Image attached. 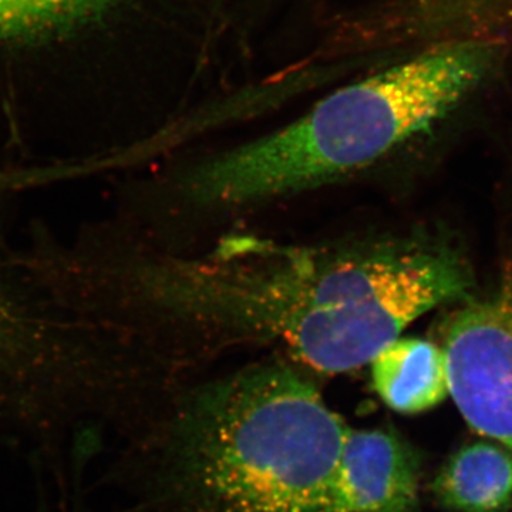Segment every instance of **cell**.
Returning <instances> with one entry per match:
<instances>
[{"label": "cell", "instance_id": "6da1fadb", "mask_svg": "<svg viewBox=\"0 0 512 512\" xmlns=\"http://www.w3.org/2000/svg\"><path fill=\"white\" fill-rule=\"evenodd\" d=\"M161 315L221 342L269 343L316 372L369 365L421 315L467 295L466 264L424 239H221L134 272Z\"/></svg>", "mask_w": 512, "mask_h": 512}, {"label": "cell", "instance_id": "7a4b0ae2", "mask_svg": "<svg viewBox=\"0 0 512 512\" xmlns=\"http://www.w3.org/2000/svg\"><path fill=\"white\" fill-rule=\"evenodd\" d=\"M348 424L296 367L256 363L188 390L148 456L146 512H329Z\"/></svg>", "mask_w": 512, "mask_h": 512}, {"label": "cell", "instance_id": "3957f363", "mask_svg": "<svg viewBox=\"0 0 512 512\" xmlns=\"http://www.w3.org/2000/svg\"><path fill=\"white\" fill-rule=\"evenodd\" d=\"M488 43L434 47L350 83L274 133L188 170L202 207L234 208L312 190L356 173L443 119L493 69Z\"/></svg>", "mask_w": 512, "mask_h": 512}, {"label": "cell", "instance_id": "277c9868", "mask_svg": "<svg viewBox=\"0 0 512 512\" xmlns=\"http://www.w3.org/2000/svg\"><path fill=\"white\" fill-rule=\"evenodd\" d=\"M443 349L468 426L512 451V282L458 311Z\"/></svg>", "mask_w": 512, "mask_h": 512}, {"label": "cell", "instance_id": "5b68a950", "mask_svg": "<svg viewBox=\"0 0 512 512\" xmlns=\"http://www.w3.org/2000/svg\"><path fill=\"white\" fill-rule=\"evenodd\" d=\"M420 458L399 434L348 429L333 471L329 512H416Z\"/></svg>", "mask_w": 512, "mask_h": 512}, {"label": "cell", "instance_id": "8992f818", "mask_svg": "<svg viewBox=\"0 0 512 512\" xmlns=\"http://www.w3.org/2000/svg\"><path fill=\"white\" fill-rule=\"evenodd\" d=\"M369 365L377 396L394 412H427L450 397L446 352L429 340L394 339Z\"/></svg>", "mask_w": 512, "mask_h": 512}, {"label": "cell", "instance_id": "52a82bcc", "mask_svg": "<svg viewBox=\"0 0 512 512\" xmlns=\"http://www.w3.org/2000/svg\"><path fill=\"white\" fill-rule=\"evenodd\" d=\"M453 512L512 510V451L497 441H476L448 458L431 485Z\"/></svg>", "mask_w": 512, "mask_h": 512}, {"label": "cell", "instance_id": "ba28073f", "mask_svg": "<svg viewBox=\"0 0 512 512\" xmlns=\"http://www.w3.org/2000/svg\"><path fill=\"white\" fill-rule=\"evenodd\" d=\"M124 0H0V42L60 32L100 18Z\"/></svg>", "mask_w": 512, "mask_h": 512}, {"label": "cell", "instance_id": "9c48e42d", "mask_svg": "<svg viewBox=\"0 0 512 512\" xmlns=\"http://www.w3.org/2000/svg\"><path fill=\"white\" fill-rule=\"evenodd\" d=\"M28 340L25 309L9 293L0 279V370L5 365H19Z\"/></svg>", "mask_w": 512, "mask_h": 512}]
</instances>
